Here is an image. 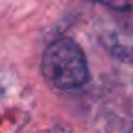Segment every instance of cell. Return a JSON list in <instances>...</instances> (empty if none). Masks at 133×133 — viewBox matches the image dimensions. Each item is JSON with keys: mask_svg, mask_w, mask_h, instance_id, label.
<instances>
[{"mask_svg": "<svg viewBox=\"0 0 133 133\" xmlns=\"http://www.w3.org/2000/svg\"><path fill=\"white\" fill-rule=\"evenodd\" d=\"M41 71L54 88L76 89L88 79V62L84 52L72 39H57L45 47Z\"/></svg>", "mask_w": 133, "mask_h": 133, "instance_id": "cell-1", "label": "cell"}, {"mask_svg": "<svg viewBox=\"0 0 133 133\" xmlns=\"http://www.w3.org/2000/svg\"><path fill=\"white\" fill-rule=\"evenodd\" d=\"M94 2H99L103 5H108V7L116 9V10L133 9V0H94Z\"/></svg>", "mask_w": 133, "mask_h": 133, "instance_id": "cell-2", "label": "cell"}, {"mask_svg": "<svg viewBox=\"0 0 133 133\" xmlns=\"http://www.w3.org/2000/svg\"><path fill=\"white\" fill-rule=\"evenodd\" d=\"M52 133H71V131H69V130H66V128H62V127H56Z\"/></svg>", "mask_w": 133, "mask_h": 133, "instance_id": "cell-3", "label": "cell"}]
</instances>
